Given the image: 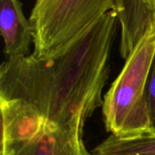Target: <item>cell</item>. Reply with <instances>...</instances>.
I'll return each instance as SVG.
<instances>
[{"label": "cell", "instance_id": "1", "mask_svg": "<svg viewBox=\"0 0 155 155\" xmlns=\"http://www.w3.org/2000/svg\"><path fill=\"white\" fill-rule=\"evenodd\" d=\"M118 25L113 10L54 55L6 59L0 67V101L43 124L86 122L103 105Z\"/></svg>", "mask_w": 155, "mask_h": 155}, {"label": "cell", "instance_id": "2", "mask_svg": "<svg viewBox=\"0 0 155 155\" xmlns=\"http://www.w3.org/2000/svg\"><path fill=\"white\" fill-rule=\"evenodd\" d=\"M154 55L153 30L125 60L121 73L104 97V121L110 134L128 139L152 134L146 88Z\"/></svg>", "mask_w": 155, "mask_h": 155}, {"label": "cell", "instance_id": "3", "mask_svg": "<svg viewBox=\"0 0 155 155\" xmlns=\"http://www.w3.org/2000/svg\"><path fill=\"white\" fill-rule=\"evenodd\" d=\"M117 0H35L29 20L34 29L35 56L56 54L102 16Z\"/></svg>", "mask_w": 155, "mask_h": 155}, {"label": "cell", "instance_id": "4", "mask_svg": "<svg viewBox=\"0 0 155 155\" xmlns=\"http://www.w3.org/2000/svg\"><path fill=\"white\" fill-rule=\"evenodd\" d=\"M84 124L82 119L64 125L40 124L26 140L12 147L5 155H92L83 139Z\"/></svg>", "mask_w": 155, "mask_h": 155}, {"label": "cell", "instance_id": "5", "mask_svg": "<svg viewBox=\"0 0 155 155\" xmlns=\"http://www.w3.org/2000/svg\"><path fill=\"white\" fill-rule=\"evenodd\" d=\"M121 29L119 51L126 60L140 41L155 30V0H117Z\"/></svg>", "mask_w": 155, "mask_h": 155}, {"label": "cell", "instance_id": "6", "mask_svg": "<svg viewBox=\"0 0 155 155\" xmlns=\"http://www.w3.org/2000/svg\"><path fill=\"white\" fill-rule=\"evenodd\" d=\"M0 32L6 59L30 54L34 29L19 0H0Z\"/></svg>", "mask_w": 155, "mask_h": 155}, {"label": "cell", "instance_id": "7", "mask_svg": "<svg viewBox=\"0 0 155 155\" xmlns=\"http://www.w3.org/2000/svg\"><path fill=\"white\" fill-rule=\"evenodd\" d=\"M146 98H147V104H148V110L150 115L152 134H155V55L152 63V66L148 77Z\"/></svg>", "mask_w": 155, "mask_h": 155}]
</instances>
